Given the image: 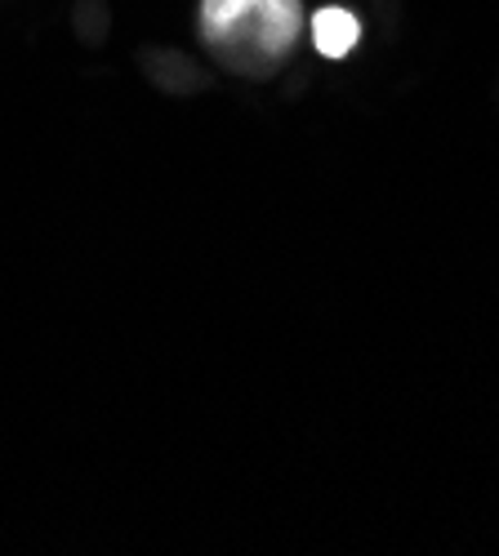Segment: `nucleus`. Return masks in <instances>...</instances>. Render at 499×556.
I'll return each mask as SVG.
<instances>
[{"instance_id":"1","label":"nucleus","mask_w":499,"mask_h":556,"mask_svg":"<svg viewBox=\"0 0 499 556\" xmlns=\"http://www.w3.org/2000/svg\"><path fill=\"white\" fill-rule=\"evenodd\" d=\"M201 31L237 72H267L299 36V0H205Z\"/></svg>"},{"instance_id":"2","label":"nucleus","mask_w":499,"mask_h":556,"mask_svg":"<svg viewBox=\"0 0 499 556\" xmlns=\"http://www.w3.org/2000/svg\"><path fill=\"white\" fill-rule=\"evenodd\" d=\"M361 27L348 10H322V14H312V40H316V50H322L326 59H344L352 45H357Z\"/></svg>"}]
</instances>
